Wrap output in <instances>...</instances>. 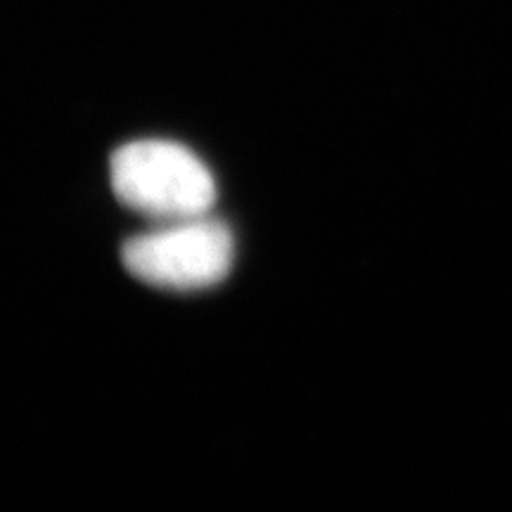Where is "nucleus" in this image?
Masks as SVG:
<instances>
[{"instance_id": "f257e3e1", "label": "nucleus", "mask_w": 512, "mask_h": 512, "mask_svg": "<svg viewBox=\"0 0 512 512\" xmlns=\"http://www.w3.org/2000/svg\"><path fill=\"white\" fill-rule=\"evenodd\" d=\"M121 204L164 221L200 219L216 202V183L204 162L174 140L121 145L110 162Z\"/></svg>"}, {"instance_id": "f03ea898", "label": "nucleus", "mask_w": 512, "mask_h": 512, "mask_svg": "<svg viewBox=\"0 0 512 512\" xmlns=\"http://www.w3.org/2000/svg\"><path fill=\"white\" fill-rule=\"evenodd\" d=\"M233 235L219 221L185 219L126 240L121 259L143 283L200 290L221 283L233 266Z\"/></svg>"}]
</instances>
